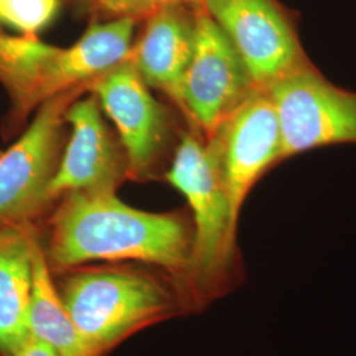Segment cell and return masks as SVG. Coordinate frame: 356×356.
<instances>
[{
  "mask_svg": "<svg viewBox=\"0 0 356 356\" xmlns=\"http://www.w3.org/2000/svg\"><path fill=\"white\" fill-rule=\"evenodd\" d=\"M194 231L177 214L147 213L122 202L115 191L70 193L51 220L44 251L53 270L95 260H138L164 268L186 300Z\"/></svg>",
  "mask_w": 356,
  "mask_h": 356,
  "instance_id": "obj_1",
  "label": "cell"
},
{
  "mask_svg": "<svg viewBox=\"0 0 356 356\" xmlns=\"http://www.w3.org/2000/svg\"><path fill=\"white\" fill-rule=\"evenodd\" d=\"M135 24L132 19L92 24L67 48L0 33V82L15 114L24 118L64 92L88 89L92 79L126 61Z\"/></svg>",
  "mask_w": 356,
  "mask_h": 356,
  "instance_id": "obj_2",
  "label": "cell"
},
{
  "mask_svg": "<svg viewBox=\"0 0 356 356\" xmlns=\"http://www.w3.org/2000/svg\"><path fill=\"white\" fill-rule=\"evenodd\" d=\"M181 191L193 214V252L186 279V300L193 309L229 292L238 282L236 229L234 214L216 156L207 143L184 134L166 173Z\"/></svg>",
  "mask_w": 356,
  "mask_h": 356,
  "instance_id": "obj_3",
  "label": "cell"
},
{
  "mask_svg": "<svg viewBox=\"0 0 356 356\" xmlns=\"http://www.w3.org/2000/svg\"><path fill=\"white\" fill-rule=\"evenodd\" d=\"M60 297L76 329L99 356L147 325L186 307L176 285L129 268H91L67 273Z\"/></svg>",
  "mask_w": 356,
  "mask_h": 356,
  "instance_id": "obj_4",
  "label": "cell"
},
{
  "mask_svg": "<svg viewBox=\"0 0 356 356\" xmlns=\"http://www.w3.org/2000/svg\"><path fill=\"white\" fill-rule=\"evenodd\" d=\"M266 90L279 120L281 161L313 148L356 143V92L332 85L310 61Z\"/></svg>",
  "mask_w": 356,
  "mask_h": 356,
  "instance_id": "obj_5",
  "label": "cell"
},
{
  "mask_svg": "<svg viewBox=\"0 0 356 356\" xmlns=\"http://www.w3.org/2000/svg\"><path fill=\"white\" fill-rule=\"evenodd\" d=\"M254 90L222 28L204 8L194 11L193 53L181 92L182 113L207 140Z\"/></svg>",
  "mask_w": 356,
  "mask_h": 356,
  "instance_id": "obj_6",
  "label": "cell"
},
{
  "mask_svg": "<svg viewBox=\"0 0 356 356\" xmlns=\"http://www.w3.org/2000/svg\"><path fill=\"white\" fill-rule=\"evenodd\" d=\"M85 90H70L44 103L22 138L0 154V226L29 223L51 204L48 189L58 165L65 114Z\"/></svg>",
  "mask_w": 356,
  "mask_h": 356,
  "instance_id": "obj_7",
  "label": "cell"
},
{
  "mask_svg": "<svg viewBox=\"0 0 356 356\" xmlns=\"http://www.w3.org/2000/svg\"><path fill=\"white\" fill-rule=\"evenodd\" d=\"M204 10L238 51L256 89H267L309 61L275 0H206Z\"/></svg>",
  "mask_w": 356,
  "mask_h": 356,
  "instance_id": "obj_8",
  "label": "cell"
},
{
  "mask_svg": "<svg viewBox=\"0 0 356 356\" xmlns=\"http://www.w3.org/2000/svg\"><path fill=\"white\" fill-rule=\"evenodd\" d=\"M206 143L216 156L231 209L239 218L257 179L281 161L280 127L267 90H254Z\"/></svg>",
  "mask_w": 356,
  "mask_h": 356,
  "instance_id": "obj_9",
  "label": "cell"
},
{
  "mask_svg": "<svg viewBox=\"0 0 356 356\" xmlns=\"http://www.w3.org/2000/svg\"><path fill=\"white\" fill-rule=\"evenodd\" d=\"M119 131L128 176L149 175L165 144L169 123L164 107L148 90L134 64L126 60L88 85Z\"/></svg>",
  "mask_w": 356,
  "mask_h": 356,
  "instance_id": "obj_10",
  "label": "cell"
},
{
  "mask_svg": "<svg viewBox=\"0 0 356 356\" xmlns=\"http://www.w3.org/2000/svg\"><path fill=\"white\" fill-rule=\"evenodd\" d=\"M101 104L92 94L76 99L65 114L72 138L51 178L49 201L70 193L115 191L128 175L126 156L103 123Z\"/></svg>",
  "mask_w": 356,
  "mask_h": 356,
  "instance_id": "obj_11",
  "label": "cell"
},
{
  "mask_svg": "<svg viewBox=\"0 0 356 356\" xmlns=\"http://www.w3.org/2000/svg\"><path fill=\"white\" fill-rule=\"evenodd\" d=\"M194 16L185 8H170L148 19L140 41L131 48L128 60L148 86L164 91L181 107L182 81L191 63Z\"/></svg>",
  "mask_w": 356,
  "mask_h": 356,
  "instance_id": "obj_12",
  "label": "cell"
},
{
  "mask_svg": "<svg viewBox=\"0 0 356 356\" xmlns=\"http://www.w3.org/2000/svg\"><path fill=\"white\" fill-rule=\"evenodd\" d=\"M31 223L0 226V354L13 356L29 335L32 293Z\"/></svg>",
  "mask_w": 356,
  "mask_h": 356,
  "instance_id": "obj_13",
  "label": "cell"
},
{
  "mask_svg": "<svg viewBox=\"0 0 356 356\" xmlns=\"http://www.w3.org/2000/svg\"><path fill=\"white\" fill-rule=\"evenodd\" d=\"M29 335L49 344L60 356H99L76 329L51 279L38 234H32V293L28 312Z\"/></svg>",
  "mask_w": 356,
  "mask_h": 356,
  "instance_id": "obj_14",
  "label": "cell"
},
{
  "mask_svg": "<svg viewBox=\"0 0 356 356\" xmlns=\"http://www.w3.org/2000/svg\"><path fill=\"white\" fill-rule=\"evenodd\" d=\"M57 8L58 0H0V22L16 28L23 36L36 38Z\"/></svg>",
  "mask_w": 356,
  "mask_h": 356,
  "instance_id": "obj_15",
  "label": "cell"
},
{
  "mask_svg": "<svg viewBox=\"0 0 356 356\" xmlns=\"http://www.w3.org/2000/svg\"><path fill=\"white\" fill-rule=\"evenodd\" d=\"M91 11L113 16L114 19H149L153 15L170 10L186 8L193 11L204 8L206 0H85Z\"/></svg>",
  "mask_w": 356,
  "mask_h": 356,
  "instance_id": "obj_16",
  "label": "cell"
},
{
  "mask_svg": "<svg viewBox=\"0 0 356 356\" xmlns=\"http://www.w3.org/2000/svg\"><path fill=\"white\" fill-rule=\"evenodd\" d=\"M13 356H60L49 344L44 343L38 338L28 335L26 341L16 350Z\"/></svg>",
  "mask_w": 356,
  "mask_h": 356,
  "instance_id": "obj_17",
  "label": "cell"
}]
</instances>
